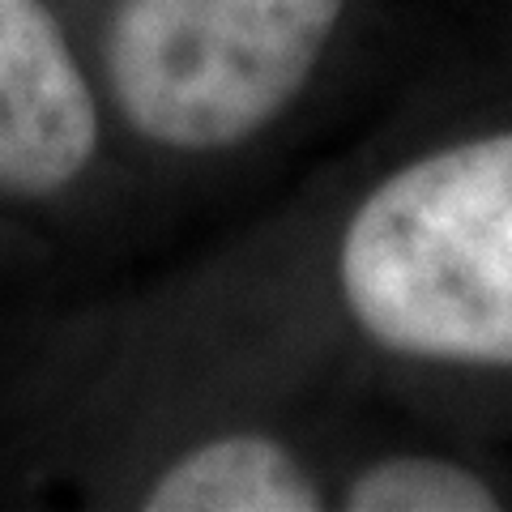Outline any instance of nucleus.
Wrapping results in <instances>:
<instances>
[{
    "instance_id": "nucleus-3",
    "label": "nucleus",
    "mask_w": 512,
    "mask_h": 512,
    "mask_svg": "<svg viewBox=\"0 0 512 512\" xmlns=\"http://www.w3.org/2000/svg\"><path fill=\"white\" fill-rule=\"evenodd\" d=\"M99 107L43 0H0V192L52 197L90 167Z\"/></svg>"
},
{
    "instance_id": "nucleus-5",
    "label": "nucleus",
    "mask_w": 512,
    "mask_h": 512,
    "mask_svg": "<svg viewBox=\"0 0 512 512\" xmlns=\"http://www.w3.org/2000/svg\"><path fill=\"white\" fill-rule=\"evenodd\" d=\"M350 512H491L500 487L466 461L436 453H397L363 466L342 495Z\"/></svg>"
},
{
    "instance_id": "nucleus-1",
    "label": "nucleus",
    "mask_w": 512,
    "mask_h": 512,
    "mask_svg": "<svg viewBox=\"0 0 512 512\" xmlns=\"http://www.w3.org/2000/svg\"><path fill=\"white\" fill-rule=\"evenodd\" d=\"M338 295L389 355L512 372V128L384 175L342 231Z\"/></svg>"
},
{
    "instance_id": "nucleus-2",
    "label": "nucleus",
    "mask_w": 512,
    "mask_h": 512,
    "mask_svg": "<svg viewBox=\"0 0 512 512\" xmlns=\"http://www.w3.org/2000/svg\"><path fill=\"white\" fill-rule=\"evenodd\" d=\"M346 0H120L107 77L150 146L214 154L252 141L299 99Z\"/></svg>"
},
{
    "instance_id": "nucleus-4",
    "label": "nucleus",
    "mask_w": 512,
    "mask_h": 512,
    "mask_svg": "<svg viewBox=\"0 0 512 512\" xmlns=\"http://www.w3.org/2000/svg\"><path fill=\"white\" fill-rule=\"evenodd\" d=\"M150 512H312L325 508L308 461L261 431L214 436L150 483Z\"/></svg>"
}]
</instances>
